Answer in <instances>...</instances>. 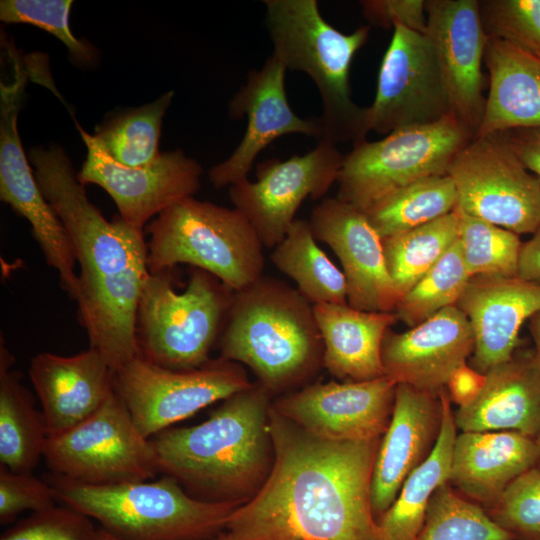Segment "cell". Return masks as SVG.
Listing matches in <instances>:
<instances>
[{
    "label": "cell",
    "instance_id": "4dcf8cb0",
    "mask_svg": "<svg viewBox=\"0 0 540 540\" xmlns=\"http://www.w3.org/2000/svg\"><path fill=\"white\" fill-rule=\"evenodd\" d=\"M271 261L312 305L348 304L345 275L317 244L309 220H294Z\"/></svg>",
    "mask_w": 540,
    "mask_h": 540
},
{
    "label": "cell",
    "instance_id": "f546056e",
    "mask_svg": "<svg viewBox=\"0 0 540 540\" xmlns=\"http://www.w3.org/2000/svg\"><path fill=\"white\" fill-rule=\"evenodd\" d=\"M14 357L0 343V464L17 473H32L44 454L48 433L32 394L12 371Z\"/></svg>",
    "mask_w": 540,
    "mask_h": 540
},
{
    "label": "cell",
    "instance_id": "f6af8a7d",
    "mask_svg": "<svg viewBox=\"0 0 540 540\" xmlns=\"http://www.w3.org/2000/svg\"><path fill=\"white\" fill-rule=\"evenodd\" d=\"M484 381L485 375L465 364L453 373L445 388L451 401L462 406L476 397Z\"/></svg>",
    "mask_w": 540,
    "mask_h": 540
},
{
    "label": "cell",
    "instance_id": "c3c4849f",
    "mask_svg": "<svg viewBox=\"0 0 540 540\" xmlns=\"http://www.w3.org/2000/svg\"><path fill=\"white\" fill-rule=\"evenodd\" d=\"M98 538L99 540H119L102 528H98ZM215 540H225L224 534L221 533Z\"/></svg>",
    "mask_w": 540,
    "mask_h": 540
},
{
    "label": "cell",
    "instance_id": "836d02e7",
    "mask_svg": "<svg viewBox=\"0 0 540 540\" xmlns=\"http://www.w3.org/2000/svg\"><path fill=\"white\" fill-rule=\"evenodd\" d=\"M459 237V214L451 213L411 230L382 238L385 262L401 299Z\"/></svg>",
    "mask_w": 540,
    "mask_h": 540
},
{
    "label": "cell",
    "instance_id": "7bdbcfd3",
    "mask_svg": "<svg viewBox=\"0 0 540 540\" xmlns=\"http://www.w3.org/2000/svg\"><path fill=\"white\" fill-rule=\"evenodd\" d=\"M362 12L371 25L393 28L400 24L426 33L427 15L424 0H363Z\"/></svg>",
    "mask_w": 540,
    "mask_h": 540
},
{
    "label": "cell",
    "instance_id": "5b68a950",
    "mask_svg": "<svg viewBox=\"0 0 540 540\" xmlns=\"http://www.w3.org/2000/svg\"><path fill=\"white\" fill-rule=\"evenodd\" d=\"M266 26L273 56L286 70L308 75L317 87L322 113L318 142L332 145L366 139L370 132L368 107L351 97L350 67L367 42L370 27L345 34L321 15L316 0H264Z\"/></svg>",
    "mask_w": 540,
    "mask_h": 540
},
{
    "label": "cell",
    "instance_id": "bcb514c9",
    "mask_svg": "<svg viewBox=\"0 0 540 540\" xmlns=\"http://www.w3.org/2000/svg\"><path fill=\"white\" fill-rule=\"evenodd\" d=\"M517 276L540 284V227L521 245Z\"/></svg>",
    "mask_w": 540,
    "mask_h": 540
},
{
    "label": "cell",
    "instance_id": "603a6c76",
    "mask_svg": "<svg viewBox=\"0 0 540 540\" xmlns=\"http://www.w3.org/2000/svg\"><path fill=\"white\" fill-rule=\"evenodd\" d=\"M456 306L474 333L469 366L485 375L517 350L522 325L540 311V284L518 276H473Z\"/></svg>",
    "mask_w": 540,
    "mask_h": 540
},
{
    "label": "cell",
    "instance_id": "d4e9b609",
    "mask_svg": "<svg viewBox=\"0 0 540 540\" xmlns=\"http://www.w3.org/2000/svg\"><path fill=\"white\" fill-rule=\"evenodd\" d=\"M462 432L515 431L540 434V365L533 350L517 349L510 360L485 374L476 397L454 411Z\"/></svg>",
    "mask_w": 540,
    "mask_h": 540
},
{
    "label": "cell",
    "instance_id": "52a82bcc",
    "mask_svg": "<svg viewBox=\"0 0 540 540\" xmlns=\"http://www.w3.org/2000/svg\"><path fill=\"white\" fill-rule=\"evenodd\" d=\"M145 231L150 273L188 264L211 273L235 292L263 275L264 246L236 208L188 197L153 218Z\"/></svg>",
    "mask_w": 540,
    "mask_h": 540
},
{
    "label": "cell",
    "instance_id": "681fc988",
    "mask_svg": "<svg viewBox=\"0 0 540 540\" xmlns=\"http://www.w3.org/2000/svg\"><path fill=\"white\" fill-rule=\"evenodd\" d=\"M534 440L537 444L538 451H539V460L536 467L540 469V434Z\"/></svg>",
    "mask_w": 540,
    "mask_h": 540
},
{
    "label": "cell",
    "instance_id": "ee69618b",
    "mask_svg": "<svg viewBox=\"0 0 540 540\" xmlns=\"http://www.w3.org/2000/svg\"><path fill=\"white\" fill-rule=\"evenodd\" d=\"M494 135L510 147L540 182V127L512 129Z\"/></svg>",
    "mask_w": 540,
    "mask_h": 540
},
{
    "label": "cell",
    "instance_id": "44dd1931",
    "mask_svg": "<svg viewBox=\"0 0 540 540\" xmlns=\"http://www.w3.org/2000/svg\"><path fill=\"white\" fill-rule=\"evenodd\" d=\"M474 350V333L456 306L398 333L386 331L381 346L384 375L396 384L439 393Z\"/></svg>",
    "mask_w": 540,
    "mask_h": 540
},
{
    "label": "cell",
    "instance_id": "83f0119b",
    "mask_svg": "<svg viewBox=\"0 0 540 540\" xmlns=\"http://www.w3.org/2000/svg\"><path fill=\"white\" fill-rule=\"evenodd\" d=\"M484 61L489 71V93L474 138L540 127V57L488 38Z\"/></svg>",
    "mask_w": 540,
    "mask_h": 540
},
{
    "label": "cell",
    "instance_id": "60d3db41",
    "mask_svg": "<svg viewBox=\"0 0 540 540\" xmlns=\"http://www.w3.org/2000/svg\"><path fill=\"white\" fill-rule=\"evenodd\" d=\"M0 540H99L91 518L69 506H54L20 520Z\"/></svg>",
    "mask_w": 540,
    "mask_h": 540
},
{
    "label": "cell",
    "instance_id": "1f68e13d",
    "mask_svg": "<svg viewBox=\"0 0 540 540\" xmlns=\"http://www.w3.org/2000/svg\"><path fill=\"white\" fill-rule=\"evenodd\" d=\"M457 191L451 177L431 176L399 188L364 210L381 238L419 227L456 209Z\"/></svg>",
    "mask_w": 540,
    "mask_h": 540
},
{
    "label": "cell",
    "instance_id": "f35d334b",
    "mask_svg": "<svg viewBox=\"0 0 540 540\" xmlns=\"http://www.w3.org/2000/svg\"><path fill=\"white\" fill-rule=\"evenodd\" d=\"M71 0H1L0 20L36 26L55 36L67 48L70 57L80 64L93 60V49L76 38L69 25Z\"/></svg>",
    "mask_w": 540,
    "mask_h": 540
},
{
    "label": "cell",
    "instance_id": "f1b7e54d",
    "mask_svg": "<svg viewBox=\"0 0 540 540\" xmlns=\"http://www.w3.org/2000/svg\"><path fill=\"white\" fill-rule=\"evenodd\" d=\"M440 396L443 417L435 448L405 480L389 509L376 520L377 540H417L432 494L441 484L449 482L458 429L446 388L440 391Z\"/></svg>",
    "mask_w": 540,
    "mask_h": 540
},
{
    "label": "cell",
    "instance_id": "5bb4252c",
    "mask_svg": "<svg viewBox=\"0 0 540 540\" xmlns=\"http://www.w3.org/2000/svg\"><path fill=\"white\" fill-rule=\"evenodd\" d=\"M343 159L335 145L318 142L306 154L258 164L256 181L233 184L228 195L263 246L274 248L286 236L303 201L322 197L337 182Z\"/></svg>",
    "mask_w": 540,
    "mask_h": 540
},
{
    "label": "cell",
    "instance_id": "2e32d148",
    "mask_svg": "<svg viewBox=\"0 0 540 540\" xmlns=\"http://www.w3.org/2000/svg\"><path fill=\"white\" fill-rule=\"evenodd\" d=\"M77 128L87 148L77 173L79 181L104 189L128 224L143 229L161 212L200 190L202 167L181 149L163 152L149 165L128 167L114 161L93 135L78 124Z\"/></svg>",
    "mask_w": 540,
    "mask_h": 540
},
{
    "label": "cell",
    "instance_id": "e575fe53",
    "mask_svg": "<svg viewBox=\"0 0 540 540\" xmlns=\"http://www.w3.org/2000/svg\"><path fill=\"white\" fill-rule=\"evenodd\" d=\"M417 540H515L478 503L459 495L449 482L432 494Z\"/></svg>",
    "mask_w": 540,
    "mask_h": 540
},
{
    "label": "cell",
    "instance_id": "ba28073f",
    "mask_svg": "<svg viewBox=\"0 0 540 540\" xmlns=\"http://www.w3.org/2000/svg\"><path fill=\"white\" fill-rule=\"evenodd\" d=\"M234 294L216 276L195 267L183 292L175 291L172 271L149 273L137 309L140 357L171 370H191L207 363Z\"/></svg>",
    "mask_w": 540,
    "mask_h": 540
},
{
    "label": "cell",
    "instance_id": "8fae6325",
    "mask_svg": "<svg viewBox=\"0 0 540 540\" xmlns=\"http://www.w3.org/2000/svg\"><path fill=\"white\" fill-rule=\"evenodd\" d=\"M251 385L243 365L222 357L195 369L171 370L138 356L113 373L114 392L149 439Z\"/></svg>",
    "mask_w": 540,
    "mask_h": 540
},
{
    "label": "cell",
    "instance_id": "3957f363",
    "mask_svg": "<svg viewBox=\"0 0 540 540\" xmlns=\"http://www.w3.org/2000/svg\"><path fill=\"white\" fill-rule=\"evenodd\" d=\"M271 398L266 388L252 383L202 423L168 428L150 438L159 473L202 501L242 505L251 500L274 463Z\"/></svg>",
    "mask_w": 540,
    "mask_h": 540
},
{
    "label": "cell",
    "instance_id": "484cf974",
    "mask_svg": "<svg viewBox=\"0 0 540 540\" xmlns=\"http://www.w3.org/2000/svg\"><path fill=\"white\" fill-rule=\"evenodd\" d=\"M538 460L535 440L519 432H461L453 446L449 483L488 510Z\"/></svg>",
    "mask_w": 540,
    "mask_h": 540
},
{
    "label": "cell",
    "instance_id": "7a4b0ae2",
    "mask_svg": "<svg viewBox=\"0 0 540 540\" xmlns=\"http://www.w3.org/2000/svg\"><path fill=\"white\" fill-rule=\"evenodd\" d=\"M37 183L61 220L80 266L75 301L90 347L115 371L138 357L137 309L149 275L143 229L92 204L62 146L28 152Z\"/></svg>",
    "mask_w": 540,
    "mask_h": 540
},
{
    "label": "cell",
    "instance_id": "4316f807",
    "mask_svg": "<svg viewBox=\"0 0 540 540\" xmlns=\"http://www.w3.org/2000/svg\"><path fill=\"white\" fill-rule=\"evenodd\" d=\"M323 342V367L346 382L385 376L381 346L386 331L398 319L394 312H371L348 304H315Z\"/></svg>",
    "mask_w": 540,
    "mask_h": 540
},
{
    "label": "cell",
    "instance_id": "d6986e66",
    "mask_svg": "<svg viewBox=\"0 0 540 540\" xmlns=\"http://www.w3.org/2000/svg\"><path fill=\"white\" fill-rule=\"evenodd\" d=\"M285 73L286 68L271 55L261 69L249 72L246 84L231 98L229 117H246L247 125L233 153L208 172L216 189L248 179L258 154L280 136L296 133L319 139L318 118H301L291 108L285 89Z\"/></svg>",
    "mask_w": 540,
    "mask_h": 540
},
{
    "label": "cell",
    "instance_id": "30bf717a",
    "mask_svg": "<svg viewBox=\"0 0 540 540\" xmlns=\"http://www.w3.org/2000/svg\"><path fill=\"white\" fill-rule=\"evenodd\" d=\"M43 457L52 473L87 485L147 481L159 473L151 440L114 391L81 423L49 436Z\"/></svg>",
    "mask_w": 540,
    "mask_h": 540
},
{
    "label": "cell",
    "instance_id": "9c48e42d",
    "mask_svg": "<svg viewBox=\"0 0 540 540\" xmlns=\"http://www.w3.org/2000/svg\"><path fill=\"white\" fill-rule=\"evenodd\" d=\"M473 134L452 114L428 125L361 140L344 155L337 198L366 210L385 195L423 178L446 175Z\"/></svg>",
    "mask_w": 540,
    "mask_h": 540
},
{
    "label": "cell",
    "instance_id": "e0dca14e",
    "mask_svg": "<svg viewBox=\"0 0 540 540\" xmlns=\"http://www.w3.org/2000/svg\"><path fill=\"white\" fill-rule=\"evenodd\" d=\"M396 385L387 376L362 382H315L282 394L272 407L316 436L371 440L381 438L389 425Z\"/></svg>",
    "mask_w": 540,
    "mask_h": 540
},
{
    "label": "cell",
    "instance_id": "d6a6232c",
    "mask_svg": "<svg viewBox=\"0 0 540 540\" xmlns=\"http://www.w3.org/2000/svg\"><path fill=\"white\" fill-rule=\"evenodd\" d=\"M173 97L174 92L168 91L140 107L115 110L96 127L93 136L117 163L128 167L149 165L162 154V123Z\"/></svg>",
    "mask_w": 540,
    "mask_h": 540
},
{
    "label": "cell",
    "instance_id": "cb8c5ba5",
    "mask_svg": "<svg viewBox=\"0 0 540 540\" xmlns=\"http://www.w3.org/2000/svg\"><path fill=\"white\" fill-rule=\"evenodd\" d=\"M113 373L97 350L73 356L43 352L30 362L29 376L42 406L48 437L93 414L113 393Z\"/></svg>",
    "mask_w": 540,
    "mask_h": 540
},
{
    "label": "cell",
    "instance_id": "277c9868",
    "mask_svg": "<svg viewBox=\"0 0 540 540\" xmlns=\"http://www.w3.org/2000/svg\"><path fill=\"white\" fill-rule=\"evenodd\" d=\"M218 348L220 357L250 368L272 396L310 384L323 367L313 305L272 276L235 292Z\"/></svg>",
    "mask_w": 540,
    "mask_h": 540
},
{
    "label": "cell",
    "instance_id": "4fadbf2b",
    "mask_svg": "<svg viewBox=\"0 0 540 540\" xmlns=\"http://www.w3.org/2000/svg\"><path fill=\"white\" fill-rule=\"evenodd\" d=\"M9 72L0 80V199L28 221L46 263L57 271L61 287L75 300L79 278L72 243L37 183L18 132L27 70L16 63Z\"/></svg>",
    "mask_w": 540,
    "mask_h": 540
},
{
    "label": "cell",
    "instance_id": "b9f144b4",
    "mask_svg": "<svg viewBox=\"0 0 540 540\" xmlns=\"http://www.w3.org/2000/svg\"><path fill=\"white\" fill-rule=\"evenodd\" d=\"M54 489L32 473L13 472L0 464V522L14 521L24 511L39 512L55 506Z\"/></svg>",
    "mask_w": 540,
    "mask_h": 540
},
{
    "label": "cell",
    "instance_id": "d590c367",
    "mask_svg": "<svg viewBox=\"0 0 540 540\" xmlns=\"http://www.w3.org/2000/svg\"><path fill=\"white\" fill-rule=\"evenodd\" d=\"M470 275L459 239L399 300L394 313L410 328L459 301Z\"/></svg>",
    "mask_w": 540,
    "mask_h": 540
},
{
    "label": "cell",
    "instance_id": "6da1fadb",
    "mask_svg": "<svg viewBox=\"0 0 540 540\" xmlns=\"http://www.w3.org/2000/svg\"><path fill=\"white\" fill-rule=\"evenodd\" d=\"M268 427L272 470L231 514L225 540H377L370 490L381 438H322L272 404Z\"/></svg>",
    "mask_w": 540,
    "mask_h": 540
},
{
    "label": "cell",
    "instance_id": "9a60e30c",
    "mask_svg": "<svg viewBox=\"0 0 540 540\" xmlns=\"http://www.w3.org/2000/svg\"><path fill=\"white\" fill-rule=\"evenodd\" d=\"M368 113L370 131L387 135L432 124L451 114L436 56L425 34L394 25Z\"/></svg>",
    "mask_w": 540,
    "mask_h": 540
},
{
    "label": "cell",
    "instance_id": "ac0fdd59",
    "mask_svg": "<svg viewBox=\"0 0 540 540\" xmlns=\"http://www.w3.org/2000/svg\"><path fill=\"white\" fill-rule=\"evenodd\" d=\"M427 36L441 72L450 112L475 137L483 118L482 61L488 37L477 0H427Z\"/></svg>",
    "mask_w": 540,
    "mask_h": 540
},
{
    "label": "cell",
    "instance_id": "ffe728a7",
    "mask_svg": "<svg viewBox=\"0 0 540 540\" xmlns=\"http://www.w3.org/2000/svg\"><path fill=\"white\" fill-rule=\"evenodd\" d=\"M309 223L316 240L327 244L341 262L349 306L371 312H394L400 300L387 270L382 238L366 214L354 205L325 198Z\"/></svg>",
    "mask_w": 540,
    "mask_h": 540
},
{
    "label": "cell",
    "instance_id": "8d00e7d4",
    "mask_svg": "<svg viewBox=\"0 0 540 540\" xmlns=\"http://www.w3.org/2000/svg\"><path fill=\"white\" fill-rule=\"evenodd\" d=\"M459 214V242L470 277H516L522 242L513 231Z\"/></svg>",
    "mask_w": 540,
    "mask_h": 540
},
{
    "label": "cell",
    "instance_id": "7c38bea8",
    "mask_svg": "<svg viewBox=\"0 0 540 540\" xmlns=\"http://www.w3.org/2000/svg\"><path fill=\"white\" fill-rule=\"evenodd\" d=\"M497 135L473 138L450 164L456 209L519 234L540 227V182Z\"/></svg>",
    "mask_w": 540,
    "mask_h": 540
},
{
    "label": "cell",
    "instance_id": "8992f818",
    "mask_svg": "<svg viewBox=\"0 0 540 540\" xmlns=\"http://www.w3.org/2000/svg\"><path fill=\"white\" fill-rule=\"evenodd\" d=\"M57 500L119 540H215L241 505L196 499L173 477L96 486L51 473Z\"/></svg>",
    "mask_w": 540,
    "mask_h": 540
},
{
    "label": "cell",
    "instance_id": "74e56055",
    "mask_svg": "<svg viewBox=\"0 0 540 540\" xmlns=\"http://www.w3.org/2000/svg\"><path fill=\"white\" fill-rule=\"evenodd\" d=\"M479 11L488 38L540 57V0H483Z\"/></svg>",
    "mask_w": 540,
    "mask_h": 540
},
{
    "label": "cell",
    "instance_id": "ab89813d",
    "mask_svg": "<svg viewBox=\"0 0 540 540\" xmlns=\"http://www.w3.org/2000/svg\"><path fill=\"white\" fill-rule=\"evenodd\" d=\"M486 511L515 540H540V469L518 476Z\"/></svg>",
    "mask_w": 540,
    "mask_h": 540
},
{
    "label": "cell",
    "instance_id": "7402d4cb",
    "mask_svg": "<svg viewBox=\"0 0 540 540\" xmlns=\"http://www.w3.org/2000/svg\"><path fill=\"white\" fill-rule=\"evenodd\" d=\"M439 393L399 383L389 425L381 437L371 478L375 521L393 504L405 480L432 453L442 427Z\"/></svg>",
    "mask_w": 540,
    "mask_h": 540
},
{
    "label": "cell",
    "instance_id": "7dc6e473",
    "mask_svg": "<svg viewBox=\"0 0 540 540\" xmlns=\"http://www.w3.org/2000/svg\"><path fill=\"white\" fill-rule=\"evenodd\" d=\"M528 325L534 343L533 354L540 365V311L529 319Z\"/></svg>",
    "mask_w": 540,
    "mask_h": 540
}]
</instances>
